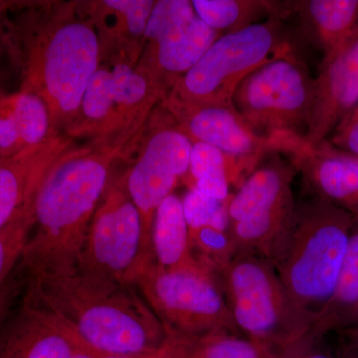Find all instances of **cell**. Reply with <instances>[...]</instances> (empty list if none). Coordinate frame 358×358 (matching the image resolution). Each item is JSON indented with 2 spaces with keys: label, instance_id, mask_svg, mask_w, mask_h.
Segmentation results:
<instances>
[{
  "label": "cell",
  "instance_id": "5bb4252c",
  "mask_svg": "<svg viewBox=\"0 0 358 358\" xmlns=\"http://www.w3.org/2000/svg\"><path fill=\"white\" fill-rule=\"evenodd\" d=\"M0 324V358H72L78 348L67 327L25 289Z\"/></svg>",
  "mask_w": 358,
  "mask_h": 358
},
{
  "label": "cell",
  "instance_id": "8fae6325",
  "mask_svg": "<svg viewBox=\"0 0 358 358\" xmlns=\"http://www.w3.org/2000/svg\"><path fill=\"white\" fill-rule=\"evenodd\" d=\"M273 152L285 155L303 176L308 194L358 213V157L324 140L312 145L303 136L275 134L268 138Z\"/></svg>",
  "mask_w": 358,
  "mask_h": 358
},
{
  "label": "cell",
  "instance_id": "e0dca14e",
  "mask_svg": "<svg viewBox=\"0 0 358 358\" xmlns=\"http://www.w3.org/2000/svg\"><path fill=\"white\" fill-rule=\"evenodd\" d=\"M220 36L197 16L159 44L143 49L136 67L147 71L169 95Z\"/></svg>",
  "mask_w": 358,
  "mask_h": 358
},
{
  "label": "cell",
  "instance_id": "4dcf8cb0",
  "mask_svg": "<svg viewBox=\"0 0 358 358\" xmlns=\"http://www.w3.org/2000/svg\"><path fill=\"white\" fill-rule=\"evenodd\" d=\"M338 341L334 346L338 358H358V324L336 331Z\"/></svg>",
  "mask_w": 358,
  "mask_h": 358
},
{
  "label": "cell",
  "instance_id": "3957f363",
  "mask_svg": "<svg viewBox=\"0 0 358 358\" xmlns=\"http://www.w3.org/2000/svg\"><path fill=\"white\" fill-rule=\"evenodd\" d=\"M25 275V291L67 327L78 348L148 355L166 343V329L136 287L79 270Z\"/></svg>",
  "mask_w": 358,
  "mask_h": 358
},
{
  "label": "cell",
  "instance_id": "30bf717a",
  "mask_svg": "<svg viewBox=\"0 0 358 358\" xmlns=\"http://www.w3.org/2000/svg\"><path fill=\"white\" fill-rule=\"evenodd\" d=\"M315 92L307 64L289 53L261 66L245 78L232 103L256 133L305 136Z\"/></svg>",
  "mask_w": 358,
  "mask_h": 358
},
{
  "label": "cell",
  "instance_id": "836d02e7",
  "mask_svg": "<svg viewBox=\"0 0 358 358\" xmlns=\"http://www.w3.org/2000/svg\"><path fill=\"white\" fill-rule=\"evenodd\" d=\"M162 358H173V357H171V355H169V350H167L166 341V343H164V345L162 346Z\"/></svg>",
  "mask_w": 358,
  "mask_h": 358
},
{
  "label": "cell",
  "instance_id": "7c38bea8",
  "mask_svg": "<svg viewBox=\"0 0 358 358\" xmlns=\"http://www.w3.org/2000/svg\"><path fill=\"white\" fill-rule=\"evenodd\" d=\"M162 106L192 141H201L258 166L270 152V143L236 110L233 103L194 105L166 96Z\"/></svg>",
  "mask_w": 358,
  "mask_h": 358
},
{
  "label": "cell",
  "instance_id": "d4e9b609",
  "mask_svg": "<svg viewBox=\"0 0 358 358\" xmlns=\"http://www.w3.org/2000/svg\"><path fill=\"white\" fill-rule=\"evenodd\" d=\"M189 242L195 260L215 275L237 255L229 229L211 226L189 229Z\"/></svg>",
  "mask_w": 358,
  "mask_h": 358
},
{
  "label": "cell",
  "instance_id": "5b68a950",
  "mask_svg": "<svg viewBox=\"0 0 358 358\" xmlns=\"http://www.w3.org/2000/svg\"><path fill=\"white\" fill-rule=\"evenodd\" d=\"M237 331L282 357L313 333L267 259L237 255L217 275Z\"/></svg>",
  "mask_w": 358,
  "mask_h": 358
},
{
  "label": "cell",
  "instance_id": "4316f807",
  "mask_svg": "<svg viewBox=\"0 0 358 358\" xmlns=\"http://www.w3.org/2000/svg\"><path fill=\"white\" fill-rule=\"evenodd\" d=\"M34 222L31 207L0 228V288L20 264Z\"/></svg>",
  "mask_w": 358,
  "mask_h": 358
},
{
  "label": "cell",
  "instance_id": "4fadbf2b",
  "mask_svg": "<svg viewBox=\"0 0 358 358\" xmlns=\"http://www.w3.org/2000/svg\"><path fill=\"white\" fill-rule=\"evenodd\" d=\"M358 105V31L331 55L322 57L307 133L312 145L327 140L343 117Z\"/></svg>",
  "mask_w": 358,
  "mask_h": 358
},
{
  "label": "cell",
  "instance_id": "44dd1931",
  "mask_svg": "<svg viewBox=\"0 0 358 358\" xmlns=\"http://www.w3.org/2000/svg\"><path fill=\"white\" fill-rule=\"evenodd\" d=\"M358 324V213L355 214L348 247L333 298L313 329L315 336H327Z\"/></svg>",
  "mask_w": 358,
  "mask_h": 358
},
{
  "label": "cell",
  "instance_id": "2e32d148",
  "mask_svg": "<svg viewBox=\"0 0 358 358\" xmlns=\"http://www.w3.org/2000/svg\"><path fill=\"white\" fill-rule=\"evenodd\" d=\"M72 145L67 134H57L13 157H0V228L33 207L47 169Z\"/></svg>",
  "mask_w": 358,
  "mask_h": 358
},
{
  "label": "cell",
  "instance_id": "f1b7e54d",
  "mask_svg": "<svg viewBox=\"0 0 358 358\" xmlns=\"http://www.w3.org/2000/svg\"><path fill=\"white\" fill-rule=\"evenodd\" d=\"M327 140L339 150L358 157V105L336 124Z\"/></svg>",
  "mask_w": 358,
  "mask_h": 358
},
{
  "label": "cell",
  "instance_id": "d590c367",
  "mask_svg": "<svg viewBox=\"0 0 358 358\" xmlns=\"http://www.w3.org/2000/svg\"><path fill=\"white\" fill-rule=\"evenodd\" d=\"M1 320H2V315H1V312H0V322H1Z\"/></svg>",
  "mask_w": 358,
  "mask_h": 358
},
{
  "label": "cell",
  "instance_id": "277c9868",
  "mask_svg": "<svg viewBox=\"0 0 358 358\" xmlns=\"http://www.w3.org/2000/svg\"><path fill=\"white\" fill-rule=\"evenodd\" d=\"M355 214L308 194L294 203L263 258L313 329L333 298Z\"/></svg>",
  "mask_w": 358,
  "mask_h": 358
},
{
  "label": "cell",
  "instance_id": "ffe728a7",
  "mask_svg": "<svg viewBox=\"0 0 358 358\" xmlns=\"http://www.w3.org/2000/svg\"><path fill=\"white\" fill-rule=\"evenodd\" d=\"M152 247L155 263L164 270H205L192 255L182 200L174 193L155 211Z\"/></svg>",
  "mask_w": 358,
  "mask_h": 358
},
{
  "label": "cell",
  "instance_id": "ac0fdd59",
  "mask_svg": "<svg viewBox=\"0 0 358 358\" xmlns=\"http://www.w3.org/2000/svg\"><path fill=\"white\" fill-rule=\"evenodd\" d=\"M298 173L288 159L270 152L249 174L228 204L230 223L294 201L293 182Z\"/></svg>",
  "mask_w": 358,
  "mask_h": 358
},
{
  "label": "cell",
  "instance_id": "d6a6232c",
  "mask_svg": "<svg viewBox=\"0 0 358 358\" xmlns=\"http://www.w3.org/2000/svg\"><path fill=\"white\" fill-rule=\"evenodd\" d=\"M23 3V1H0V42L2 43L6 22L9 13L17 9Z\"/></svg>",
  "mask_w": 358,
  "mask_h": 358
},
{
  "label": "cell",
  "instance_id": "d6986e66",
  "mask_svg": "<svg viewBox=\"0 0 358 358\" xmlns=\"http://www.w3.org/2000/svg\"><path fill=\"white\" fill-rule=\"evenodd\" d=\"M298 20L301 37L331 55L358 31V0L289 1V16Z\"/></svg>",
  "mask_w": 358,
  "mask_h": 358
},
{
  "label": "cell",
  "instance_id": "52a82bcc",
  "mask_svg": "<svg viewBox=\"0 0 358 358\" xmlns=\"http://www.w3.org/2000/svg\"><path fill=\"white\" fill-rule=\"evenodd\" d=\"M134 287L167 334L192 338L220 331L240 334L217 275L208 271H167L155 262L138 275Z\"/></svg>",
  "mask_w": 358,
  "mask_h": 358
},
{
  "label": "cell",
  "instance_id": "83f0119b",
  "mask_svg": "<svg viewBox=\"0 0 358 358\" xmlns=\"http://www.w3.org/2000/svg\"><path fill=\"white\" fill-rule=\"evenodd\" d=\"M230 199L222 201L204 194L196 188H189L181 199L188 228L197 229L211 226L219 229H229L228 204Z\"/></svg>",
  "mask_w": 358,
  "mask_h": 358
},
{
  "label": "cell",
  "instance_id": "8992f818",
  "mask_svg": "<svg viewBox=\"0 0 358 358\" xmlns=\"http://www.w3.org/2000/svg\"><path fill=\"white\" fill-rule=\"evenodd\" d=\"M289 53L293 50L279 18H268L241 31L221 35L167 96L194 105H230L245 78Z\"/></svg>",
  "mask_w": 358,
  "mask_h": 358
},
{
  "label": "cell",
  "instance_id": "cb8c5ba5",
  "mask_svg": "<svg viewBox=\"0 0 358 358\" xmlns=\"http://www.w3.org/2000/svg\"><path fill=\"white\" fill-rule=\"evenodd\" d=\"M7 98L24 150L56 136L52 133L48 109L38 96L18 90Z\"/></svg>",
  "mask_w": 358,
  "mask_h": 358
},
{
  "label": "cell",
  "instance_id": "7402d4cb",
  "mask_svg": "<svg viewBox=\"0 0 358 358\" xmlns=\"http://www.w3.org/2000/svg\"><path fill=\"white\" fill-rule=\"evenodd\" d=\"M197 16L220 35L241 31L268 18L286 20L288 1L193 0Z\"/></svg>",
  "mask_w": 358,
  "mask_h": 358
},
{
  "label": "cell",
  "instance_id": "f546056e",
  "mask_svg": "<svg viewBox=\"0 0 358 358\" xmlns=\"http://www.w3.org/2000/svg\"><path fill=\"white\" fill-rule=\"evenodd\" d=\"M327 336L312 334L282 358H338L334 346L327 343Z\"/></svg>",
  "mask_w": 358,
  "mask_h": 358
},
{
  "label": "cell",
  "instance_id": "9a60e30c",
  "mask_svg": "<svg viewBox=\"0 0 358 358\" xmlns=\"http://www.w3.org/2000/svg\"><path fill=\"white\" fill-rule=\"evenodd\" d=\"M101 44V61L138 65L154 0L84 2Z\"/></svg>",
  "mask_w": 358,
  "mask_h": 358
},
{
  "label": "cell",
  "instance_id": "6da1fadb",
  "mask_svg": "<svg viewBox=\"0 0 358 358\" xmlns=\"http://www.w3.org/2000/svg\"><path fill=\"white\" fill-rule=\"evenodd\" d=\"M2 44L20 71V91L43 101L52 133L67 134L101 63L100 40L83 2H23L7 17Z\"/></svg>",
  "mask_w": 358,
  "mask_h": 358
},
{
  "label": "cell",
  "instance_id": "603a6c76",
  "mask_svg": "<svg viewBox=\"0 0 358 358\" xmlns=\"http://www.w3.org/2000/svg\"><path fill=\"white\" fill-rule=\"evenodd\" d=\"M166 346L173 358H281L243 334L232 331L192 338L167 334Z\"/></svg>",
  "mask_w": 358,
  "mask_h": 358
},
{
  "label": "cell",
  "instance_id": "ba28073f",
  "mask_svg": "<svg viewBox=\"0 0 358 358\" xmlns=\"http://www.w3.org/2000/svg\"><path fill=\"white\" fill-rule=\"evenodd\" d=\"M155 262L124 173L109 181L96 207L78 270L134 286L138 275Z\"/></svg>",
  "mask_w": 358,
  "mask_h": 358
},
{
  "label": "cell",
  "instance_id": "7a4b0ae2",
  "mask_svg": "<svg viewBox=\"0 0 358 358\" xmlns=\"http://www.w3.org/2000/svg\"><path fill=\"white\" fill-rule=\"evenodd\" d=\"M128 147L120 141L92 140L82 147L71 145L54 160L35 194L34 227L18 264L25 274L78 270L110 169Z\"/></svg>",
  "mask_w": 358,
  "mask_h": 358
},
{
  "label": "cell",
  "instance_id": "9c48e42d",
  "mask_svg": "<svg viewBox=\"0 0 358 358\" xmlns=\"http://www.w3.org/2000/svg\"><path fill=\"white\" fill-rule=\"evenodd\" d=\"M131 148H138L133 166L124 173L127 190L143 221L145 243L152 247L155 211L187 181L192 141L160 103Z\"/></svg>",
  "mask_w": 358,
  "mask_h": 358
},
{
  "label": "cell",
  "instance_id": "e575fe53",
  "mask_svg": "<svg viewBox=\"0 0 358 358\" xmlns=\"http://www.w3.org/2000/svg\"><path fill=\"white\" fill-rule=\"evenodd\" d=\"M162 348H160V350H159V357H157V358H162Z\"/></svg>",
  "mask_w": 358,
  "mask_h": 358
},
{
  "label": "cell",
  "instance_id": "1f68e13d",
  "mask_svg": "<svg viewBox=\"0 0 358 358\" xmlns=\"http://www.w3.org/2000/svg\"><path fill=\"white\" fill-rule=\"evenodd\" d=\"M159 352L148 355H117V353H107L95 352V350H85L76 348L73 352L72 358H157Z\"/></svg>",
  "mask_w": 358,
  "mask_h": 358
},
{
  "label": "cell",
  "instance_id": "484cf974",
  "mask_svg": "<svg viewBox=\"0 0 358 358\" xmlns=\"http://www.w3.org/2000/svg\"><path fill=\"white\" fill-rule=\"evenodd\" d=\"M196 17L192 2L188 0L155 1L145 29L143 49L159 44Z\"/></svg>",
  "mask_w": 358,
  "mask_h": 358
}]
</instances>
